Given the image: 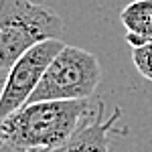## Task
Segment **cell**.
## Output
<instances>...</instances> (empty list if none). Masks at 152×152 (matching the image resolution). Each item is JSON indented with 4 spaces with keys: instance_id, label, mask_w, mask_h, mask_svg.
Masks as SVG:
<instances>
[{
    "instance_id": "10",
    "label": "cell",
    "mask_w": 152,
    "mask_h": 152,
    "mask_svg": "<svg viewBox=\"0 0 152 152\" xmlns=\"http://www.w3.org/2000/svg\"><path fill=\"white\" fill-rule=\"evenodd\" d=\"M4 146V134H2V120H0V148Z\"/></svg>"
},
{
    "instance_id": "2",
    "label": "cell",
    "mask_w": 152,
    "mask_h": 152,
    "mask_svg": "<svg viewBox=\"0 0 152 152\" xmlns=\"http://www.w3.org/2000/svg\"><path fill=\"white\" fill-rule=\"evenodd\" d=\"M65 23L53 8L33 0H0V67L12 63L37 43L61 39Z\"/></svg>"
},
{
    "instance_id": "3",
    "label": "cell",
    "mask_w": 152,
    "mask_h": 152,
    "mask_svg": "<svg viewBox=\"0 0 152 152\" xmlns=\"http://www.w3.org/2000/svg\"><path fill=\"white\" fill-rule=\"evenodd\" d=\"M102 81V65L94 53L65 45L49 63L28 102L41 99H85L95 95Z\"/></svg>"
},
{
    "instance_id": "5",
    "label": "cell",
    "mask_w": 152,
    "mask_h": 152,
    "mask_svg": "<svg viewBox=\"0 0 152 152\" xmlns=\"http://www.w3.org/2000/svg\"><path fill=\"white\" fill-rule=\"evenodd\" d=\"M120 118L122 107H116L112 116L104 120V99L97 97L89 116L77 128V132L63 146L45 152H110V136L126 134V128H120Z\"/></svg>"
},
{
    "instance_id": "8",
    "label": "cell",
    "mask_w": 152,
    "mask_h": 152,
    "mask_svg": "<svg viewBox=\"0 0 152 152\" xmlns=\"http://www.w3.org/2000/svg\"><path fill=\"white\" fill-rule=\"evenodd\" d=\"M6 79H8V69L0 67V97H2V91H4V85H6Z\"/></svg>"
},
{
    "instance_id": "1",
    "label": "cell",
    "mask_w": 152,
    "mask_h": 152,
    "mask_svg": "<svg viewBox=\"0 0 152 152\" xmlns=\"http://www.w3.org/2000/svg\"><path fill=\"white\" fill-rule=\"evenodd\" d=\"M97 97L26 102L2 118L4 142L24 152H45L63 146L89 116Z\"/></svg>"
},
{
    "instance_id": "7",
    "label": "cell",
    "mask_w": 152,
    "mask_h": 152,
    "mask_svg": "<svg viewBox=\"0 0 152 152\" xmlns=\"http://www.w3.org/2000/svg\"><path fill=\"white\" fill-rule=\"evenodd\" d=\"M132 63L144 79L152 81V41L140 47H132Z\"/></svg>"
},
{
    "instance_id": "6",
    "label": "cell",
    "mask_w": 152,
    "mask_h": 152,
    "mask_svg": "<svg viewBox=\"0 0 152 152\" xmlns=\"http://www.w3.org/2000/svg\"><path fill=\"white\" fill-rule=\"evenodd\" d=\"M120 20L126 28V43L140 47L152 41V0H134L120 12Z\"/></svg>"
},
{
    "instance_id": "9",
    "label": "cell",
    "mask_w": 152,
    "mask_h": 152,
    "mask_svg": "<svg viewBox=\"0 0 152 152\" xmlns=\"http://www.w3.org/2000/svg\"><path fill=\"white\" fill-rule=\"evenodd\" d=\"M0 152H24V150H18V148H14V146H10V144L4 142V146L0 148Z\"/></svg>"
},
{
    "instance_id": "4",
    "label": "cell",
    "mask_w": 152,
    "mask_h": 152,
    "mask_svg": "<svg viewBox=\"0 0 152 152\" xmlns=\"http://www.w3.org/2000/svg\"><path fill=\"white\" fill-rule=\"evenodd\" d=\"M63 47L65 43L61 39H47L31 47L12 63V67L8 69V79L4 85L2 97H0V120L28 102L43 73L47 71L49 63Z\"/></svg>"
}]
</instances>
